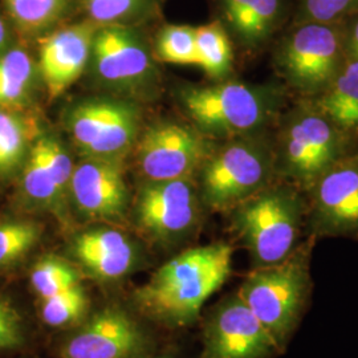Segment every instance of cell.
Segmentation results:
<instances>
[{
	"mask_svg": "<svg viewBox=\"0 0 358 358\" xmlns=\"http://www.w3.org/2000/svg\"><path fill=\"white\" fill-rule=\"evenodd\" d=\"M308 192V223L313 239H358V157L341 158Z\"/></svg>",
	"mask_w": 358,
	"mask_h": 358,
	"instance_id": "cell-18",
	"label": "cell"
},
{
	"mask_svg": "<svg viewBox=\"0 0 358 358\" xmlns=\"http://www.w3.org/2000/svg\"><path fill=\"white\" fill-rule=\"evenodd\" d=\"M99 27L87 19L55 28L35 43L38 75L48 100L62 97L87 72Z\"/></svg>",
	"mask_w": 358,
	"mask_h": 358,
	"instance_id": "cell-19",
	"label": "cell"
},
{
	"mask_svg": "<svg viewBox=\"0 0 358 358\" xmlns=\"http://www.w3.org/2000/svg\"><path fill=\"white\" fill-rule=\"evenodd\" d=\"M26 317L13 300L0 294V352L22 349L28 343Z\"/></svg>",
	"mask_w": 358,
	"mask_h": 358,
	"instance_id": "cell-29",
	"label": "cell"
},
{
	"mask_svg": "<svg viewBox=\"0 0 358 358\" xmlns=\"http://www.w3.org/2000/svg\"><path fill=\"white\" fill-rule=\"evenodd\" d=\"M140 358H170V357H165V356H161V357H154V356H148V355H146V356H142V357H140Z\"/></svg>",
	"mask_w": 358,
	"mask_h": 358,
	"instance_id": "cell-33",
	"label": "cell"
},
{
	"mask_svg": "<svg viewBox=\"0 0 358 358\" xmlns=\"http://www.w3.org/2000/svg\"><path fill=\"white\" fill-rule=\"evenodd\" d=\"M45 224L38 217L6 213L0 217V278L23 267L40 247Z\"/></svg>",
	"mask_w": 358,
	"mask_h": 358,
	"instance_id": "cell-23",
	"label": "cell"
},
{
	"mask_svg": "<svg viewBox=\"0 0 358 358\" xmlns=\"http://www.w3.org/2000/svg\"><path fill=\"white\" fill-rule=\"evenodd\" d=\"M282 350L236 294L217 303L203 325L201 358H275Z\"/></svg>",
	"mask_w": 358,
	"mask_h": 358,
	"instance_id": "cell-16",
	"label": "cell"
},
{
	"mask_svg": "<svg viewBox=\"0 0 358 358\" xmlns=\"http://www.w3.org/2000/svg\"><path fill=\"white\" fill-rule=\"evenodd\" d=\"M131 194L122 164L81 158L69 186L72 215L83 222L124 227L129 223Z\"/></svg>",
	"mask_w": 358,
	"mask_h": 358,
	"instance_id": "cell-13",
	"label": "cell"
},
{
	"mask_svg": "<svg viewBox=\"0 0 358 358\" xmlns=\"http://www.w3.org/2000/svg\"><path fill=\"white\" fill-rule=\"evenodd\" d=\"M38 110L0 106V186L8 189L41 129Z\"/></svg>",
	"mask_w": 358,
	"mask_h": 358,
	"instance_id": "cell-21",
	"label": "cell"
},
{
	"mask_svg": "<svg viewBox=\"0 0 358 358\" xmlns=\"http://www.w3.org/2000/svg\"><path fill=\"white\" fill-rule=\"evenodd\" d=\"M155 55L158 60L167 64L196 65L195 27L187 24L164 27L157 36Z\"/></svg>",
	"mask_w": 358,
	"mask_h": 358,
	"instance_id": "cell-28",
	"label": "cell"
},
{
	"mask_svg": "<svg viewBox=\"0 0 358 358\" xmlns=\"http://www.w3.org/2000/svg\"><path fill=\"white\" fill-rule=\"evenodd\" d=\"M88 20L97 26H128L153 10V0H83Z\"/></svg>",
	"mask_w": 358,
	"mask_h": 358,
	"instance_id": "cell-27",
	"label": "cell"
},
{
	"mask_svg": "<svg viewBox=\"0 0 358 358\" xmlns=\"http://www.w3.org/2000/svg\"><path fill=\"white\" fill-rule=\"evenodd\" d=\"M357 0H303L306 22L333 24L349 13Z\"/></svg>",
	"mask_w": 358,
	"mask_h": 358,
	"instance_id": "cell-30",
	"label": "cell"
},
{
	"mask_svg": "<svg viewBox=\"0 0 358 358\" xmlns=\"http://www.w3.org/2000/svg\"><path fill=\"white\" fill-rule=\"evenodd\" d=\"M87 72L103 90L133 101L153 97L159 85L150 47L130 26L99 27Z\"/></svg>",
	"mask_w": 358,
	"mask_h": 358,
	"instance_id": "cell-9",
	"label": "cell"
},
{
	"mask_svg": "<svg viewBox=\"0 0 358 358\" xmlns=\"http://www.w3.org/2000/svg\"><path fill=\"white\" fill-rule=\"evenodd\" d=\"M203 208L192 178L143 180L131 196L129 223L150 243L178 247L199 229Z\"/></svg>",
	"mask_w": 358,
	"mask_h": 358,
	"instance_id": "cell-8",
	"label": "cell"
},
{
	"mask_svg": "<svg viewBox=\"0 0 358 358\" xmlns=\"http://www.w3.org/2000/svg\"><path fill=\"white\" fill-rule=\"evenodd\" d=\"M16 41L19 38L0 4V55L11 48Z\"/></svg>",
	"mask_w": 358,
	"mask_h": 358,
	"instance_id": "cell-31",
	"label": "cell"
},
{
	"mask_svg": "<svg viewBox=\"0 0 358 358\" xmlns=\"http://www.w3.org/2000/svg\"><path fill=\"white\" fill-rule=\"evenodd\" d=\"M149 350L150 338L145 328L117 307L87 316L59 345L60 358H140Z\"/></svg>",
	"mask_w": 358,
	"mask_h": 358,
	"instance_id": "cell-15",
	"label": "cell"
},
{
	"mask_svg": "<svg viewBox=\"0 0 358 358\" xmlns=\"http://www.w3.org/2000/svg\"><path fill=\"white\" fill-rule=\"evenodd\" d=\"M64 256L84 276L101 282L125 279L143 260L141 245L130 234L103 223H92L73 232Z\"/></svg>",
	"mask_w": 358,
	"mask_h": 358,
	"instance_id": "cell-17",
	"label": "cell"
},
{
	"mask_svg": "<svg viewBox=\"0 0 358 358\" xmlns=\"http://www.w3.org/2000/svg\"><path fill=\"white\" fill-rule=\"evenodd\" d=\"M344 40L333 24L306 22L280 48L282 75L306 94L322 93L343 65Z\"/></svg>",
	"mask_w": 358,
	"mask_h": 358,
	"instance_id": "cell-12",
	"label": "cell"
},
{
	"mask_svg": "<svg viewBox=\"0 0 358 358\" xmlns=\"http://www.w3.org/2000/svg\"><path fill=\"white\" fill-rule=\"evenodd\" d=\"M230 214L232 230L248 251L252 269L263 268L282 263L299 247L307 203L292 186L271 183Z\"/></svg>",
	"mask_w": 358,
	"mask_h": 358,
	"instance_id": "cell-3",
	"label": "cell"
},
{
	"mask_svg": "<svg viewBox=\"0 0 358 358\" xmlns=\"http://www.w3.org/2000/svg\"><path fill=\"white\" fill-rule=\"evenodd\" d=\"M19 40L36 43L64 20L72 0H0Z\"/></svg>",
	"mask_w": 358,
	"mask_h": 358,
	"instance_id": "cell-24",
	"label": "cell"
},
{
	"mask_svg": "<svg viewBox=\"0 0 358 358\" xmlns=\"http://www.w3.org/2000/svg\"><path fill=\"white\" fill-rule=\"evenodd\" d=\"M196 38V65L207 76L223 80L230 75L234 52L230 36L220 22L195 27Z\"/></svg>",
	"mask_w": 358,
	"mask_h": 358,
	"instance_id": "cell-26",
	"label": "cell"
},
{
	"mask_svg": "<svg viewBox=\"0 0 358 358\" xmlns=\"http://www.w3.org/2000/svg\"><path fill=\"white\" fill-rule=\"evenodd\" d=\"M315 239L299 247L282 263L254 268L238 294L284 353L307 312L313 282L310 252Z\"/></svg>",
	"mask_w": 358,
	"mask_h": 358,
	"instance_id": "cell-2",
	"label": "cell"
},
{
	"mask_svg": "<svg viewBox=\"0 0 358 358\" xmlns=\"http://www.w3.org/2000/svg\"><path fill=\"white\" fill-rule=\"evenodd\" d=\"M84 275L64 255L38 256L29 268V288L38 316L53 329L73 328L88 316L90 296Z\"/></svg>",
	"mask_w": 358,
	"mask_h": 358,
	"instance_id": "cell-14",
	"label": "cell"
},
{
	"mask_svg": "<svg viewBox=\"0 0 358 358\" xmlns=\"http://www.w3.org/2000/svg\"><path fill=\"white\" fill-rule=\"evenodd\" d=\"M141 112L125 97L90 96L68 105L63 128L81 158L124 164L140 138Z\"/></svg>",
	"mask_w": 358,
	"mask_h": 358,
	"instance_id": "cell-6",
	"label": "cell"
},
{
	"mask_svg": "<svg viewBox=\"0 0 358 358\" xmlns=\"http://www.w3.org/2000/svg\"><path fill=\"white\" fill-rule=\"evenodd\" d=\"M341 158V128L319 109H301L288 120L282 130L276 169L282 177L308 192Z\"/></svg>",
	"mask_w": 358,
	"mask_h": 358,
	"instance_id": "cell-10",
	"label": "cell"
},
{
	"mask_svg": "<svg viewBox=\"0 0 358 358\" xmlns=\"http://www.w3.org/2000/svg\"><path fill=\"white\" fill-rule=\"evenodd\" d=\"M75 165L62 137L41 129L8 187L10 211L29 217L52 215L64 226L71 223L69 186Z\"/></svg>",
	"mask_w": 358,
	"mask_h": 358,
	"instance_id": "cell-7",
	"label": "cell"
},
{
	"mask_svg": "<svg viewBox=\"0 0 358 358\" xmlns=\"http://www.w3.org/2000/svg\"><path fill=\"white\" fill-rule=\"evenodd\" d=\"M213 152L208 137L192 124L159 121L142 129L134 159L143 180L192 178Z\"/></svg>",
	"mask_w": 358,
	"mask_h": 358,
	"instance_id": "cell-11",
	"label": "cell"
},
{
	"mask_svg": "<svg viewBox=\"0 0 358 358\" xmlns=\"http://www.w3.org/2000/svg\"><path fill=\"white\" fill-rule=\"evenodd\" d=\"M317 109L341 129L358 127V59L344 62L328 88L321 93Z\"/></svg>",
	"mask_w": 358,
	"mask_h": 358,
	"instance_id": "cell-25",
	"label": "cell"
},
{
	"mask_svg": "<svg viewBox=\"0 0 358 358\" xmlns=\"http://www.w3.org/2000/svg\"><path fill=\"white\" fill-rule=\"evenodd\" d=\"M348 48H349V52H350V57L358 59V20L356 22L355 27H353V29H352Z\"/></svg>",
	"mask_w": 358,
	"mask_h": 358,
	"instance_id": "cell-32",
	"label": "cell"
},
{
	"mask_svg": "<svg viewBox=\"0 0 358 358\" xmlns=\"http://www.w3.org/2000/svg\"><path fill=\"white\" fill-rule=\"evenodd\" d=\"M223 16L244 47L263 44L279 22L282 0H220Z\"/></svg>",
	"mask_w": 358,
	"mask_h": 358,
	"instance_id": "cell-22",
	"label": "cell"
},
{
	"mask_svg": "<svg viewBox=\"0 0 358 358\" xmlns=\"http://www.w3.org/2000/svg\"><path fill=\"white\" fill-rule=\"evenodd\" d=\"M278 92L235 81L211 85H186L178 103L194 128L206 137L235 138L255 134L276 113Z\"/></svg>",
	"mask_w": 358,
	"mask_h": 358,
	"instance_id": "cell-4",
	"label": "cell"
},
{
	"mask_svg": "<svg viewBox=\"0 0 358 358\" xmlns=\"http://www.w3.org/2000/svg\"><path fill=\"white\" fill-rule=\"evenodd\" d=\"M276 155L268 142L255 134L230 138L207 157L199 169L201 201L215 213H230L271 185Z\"/></svg>",
	"mask_w": 358,
	"mask_h": 358,
	"instance_id": "cell-5",
	"label": "cell"
},
{
	"mask_svg": "<svg viewBox=\"0 0 358 358\" xmlns=\"http://www.w3.org/2000/svg\"><path fill=\"white\" fill-rule=\"evenodd\" d=\"M43 90L36 57L29 44L19 40L0 55V106L15 110H38Z\"/></svg>",
	"mask_w": 358,
	"mask_h": 358,
	"instance_id": "cell-20",
	"label": "cell"
},
{
	"mask_svg": "<svg viewBox=\"0 0 358 358\" xmlns=\"http://www.w3.org/2000/svg\"><path fill=\"white\" fill-rule=\"evenodd\" d=\"M230 244L190 247L171 257L133 294L142 315L170 328L189 327L232 271Z\"/></svg>",
	"mask_w": 358,
	"mask_h": 358,
	"instance_id": "cell-1",
	"label": "cell"
}]
</instances>
